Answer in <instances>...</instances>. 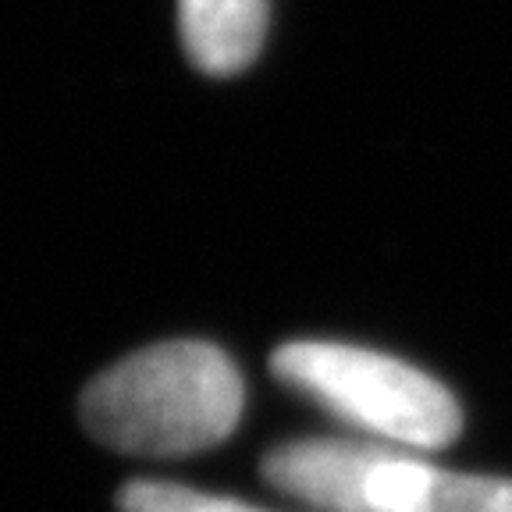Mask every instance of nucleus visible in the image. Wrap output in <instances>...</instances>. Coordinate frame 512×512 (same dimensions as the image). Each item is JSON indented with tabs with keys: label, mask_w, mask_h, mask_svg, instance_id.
<instances>
[{
	"label": "nucleus",
	"mask_w": 512,
	"mask_h": 512,
	"mask_svg": "<svg viewBox=\"0 0 512 512\" xmlns=\"http://www.w3.org/2000/svg\"><path fill=\"white\" fill-rule=\"evenodd\" d=\"M246 406L242 374L217 345L182 338L132 352L86 384L79 413L100 445L175 459L232 438Z\"/></svg>",
	"instance_id": "nucleus-1"
},
{
	"label": "nucleus",
	"mask_w": 512,
	"mask_h": 512,
	"mask_svg": "<svg viewBox=\"0 0 512 512\" xmlns=\"http://www.w3.org/2000/svg\"><path fill=\"white\" fill-rule=\"evenodd\" d=\"M260 470L274 491L317 512H512V480L441 470L356 441H288Z\"/></svg>",
	"instance_id": "nucleus-2"
},
{
	"label": "nucleus",
	"mask_w": 512,
	"mask_h": 512,
	"mask_svg": "<svg viewBox=\"0 0 512 512\" xmlns=\"http://www.w3.org/2000/svg\"><path fill=\"white\" fill-rule=\"evenodd\" d=\"M271 374L335 420L388 445L438 452L463 434V409L424 370L349 342H285Z\"/></svg>",
	"instance_id": "nucleus-3"
},
{
	"label": "nucleus",
	"mask_w": 512,
	"mask_h": 512,
	"mask_svg": "<svg viewBox=\"0 0 512 512\" xmlns=\"http://www.w3.org/2000/svg\"><path fill=\"white\" fill-rule=\"evenodd\" d=\"M271 0H178V29L192 68L239 75L256 61L267 36Z\"/></svg>",
	"instance_id": "nucleus-4"
},
{
	"label": "nucleus",
	"mask_w": 512,
	"mask_h": 512,
	"mask_svg": "<svg viewBox=\"0 0 512 512\" xmlns=\"http://www.w3.org/2000/svg\"><path fill=\"white\" fill-rule=\"evenodd\" d=\"M121 512H267L235 498L192 491L168 480H128L118 495Z\"/></svg>",
	"instance_id": "nucleus-5"
}]
</instances>
